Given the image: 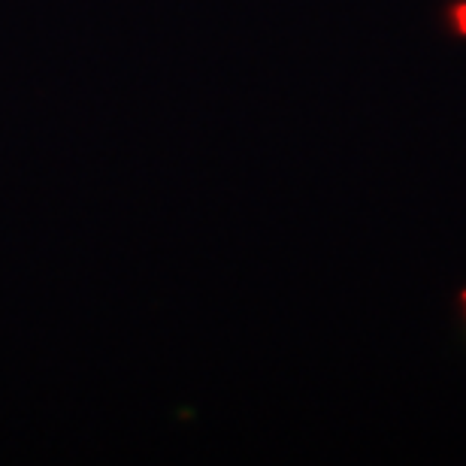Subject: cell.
<instances>
[{
    "label": "cell",
    "instance_id": "obj_2",
    "mask_svg": "<svg viewBox=\"0 0 466 466\" xmlns=\"http://www.w3.org/2000/svg\"><path fill=\"white\" fill-rule=\"evenodd\" d=\"M463 303H466V291H463Z\"/></svg>",
    "mask_w": 466,
    "mask_h": 466
},
{
    "label": "cell",
    "instance_id": "obj_1",
    "mask_svg": "<svg viewBox=\"0 0 466 466\" xmlns=\"http://www.w3.org/2000/svg\"><path fill=\"white\" fill-rule=\"evenodd\" d=\"M451 18H454V25H458V31L466 36V4H454Z\"/></svg>",
    "mask_w": 466,
    "mask_h": 466
}]
</instances>
